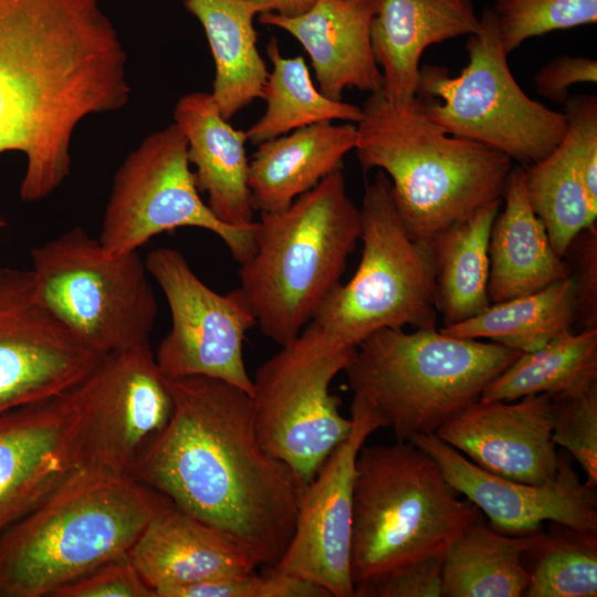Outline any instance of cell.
<instances>
[{"label": "cell", "instance_id": "26", "mask_svg": "<svg viewBox=\"0 0 597 597\" xmlns=\"http://www.w3.org/2000/svg\"><path fill=\"white\" fill-rule=\"evenodd\" d=\"M201 23L214 62L211 95L224 118L262 97L269 70L258 49L250 0H185Z\"/></svg>", "mask_w": 597, "mask_h": 597}, {"label": "cell", "instance_id": "3", "mask_svg": "<svg viewBox=\"0 0 597 597\" xmlns=\"http://www.w3.org/2000/svg\"><path fill=\"white\" fill-rule=\"evenodd\" d=\"M168 501L130 475L80 467L0 534V597H51L128 555Z\"/></svg>", "mask_w": 597, "mask_h": 597}, {"label": "cell", "instance_id": "29", "mask_svg": "<svg viewBox=\"0 0 597 597\" xmlns=\"http://www.w3.org/2000/svg\"><path fill=\"white\" fill-rule=\"evenodd\" d=\"M575 289L570 275L537 292L494 303L482 313L440 331L459 338H488L522 353L537 350L572 331Z\"/></svg>", "mask_w": 597, "mask_h": 597}, {"label": "cell", "instance_id": "4", "mask_svg": "<svg viewBox=\"0 0 597 597\" xmlns=\"http://www.w3.org/2000/svg\"><path fill=\"white\" fill-rule=\"evenodd\" d=\"M354 149L364 172L378 168L388 176L401 221L419 241L502 199L513 168L505 154L444 133L418 97L392 105L381 91L362 107Z\"/></svg>", "mask_w": 597, "mask_h": 597}, {"label": "cell", "instance_id": "38", "mask_svg": "<svg viewBox=\"0 0 597 597\" xmlns=\"http://www.w3.org/2000/svg\"><path fill=\"white\" fill-rule=\"evenodd\" d=\"M51 597H155V593L125 555L60 587Z\"/></svg>", "mask_w": 597, "mask_h": 597}, {"label": "cell", "instance_id": "10", "mask_svg": "<svg viewBox=\"0 0 597 597\" xmlns=\"http://www.w3.org/2000/svg\"><path fill=\"white\" fill-rule=\"evenodd\" d=\"M31 273L43 303L102 355L149 342L158 305L137 251L109 254L83 228L31 251Z\"/></svg>", "mask_w": 597, "mask_h": 597}, {"label": "cell", "instance_id": "12", "mask_svg": "<svg viewBox=\"0 0 597 597\" xmlns=\"http://www.w3.org/2000/svg\"><path fill=\"white\" fill-rule=\"evenodd\" d=\"M192 227L217 234L242 264L255 250V226L220 222L201 199L188 160L187 140L172 123L146 136L119 166L97 240L109 254L137 251L155 235Z\"/></svg>", "mask_w": 597, "mask_h": 597}, {"label": "cell", "instance_id": "21", "mask_svg": "<svg viewBox=\"0 0 597 597\" xmlns=\"http://www.w3.org/2000/svg\"><path fill=\"white\" fill-rule=\"evenodd\" d=\"M376 0H317L305 13H261L262 24L293 35L310 56L318 90L342 101L346 88L369 94L383 90V74L370 42Z\"/></svg>", "mask_w": 597, "mask_h": 597}, {"label": "cell", "instance_id": "6", "mask_svg": "<svg viewBox=\"0 0 597 597\" xmlns=\"http://www.w3.org/2000/svg\"><path fill=\"white\" fill-rule=\"evenodd\" d=\"M481 512L409 441L363 446L353 491L354 597L399 569L444 556Z\"/></svg>", "mask_w": 597, "mask_h": 597}, {"label": "cell", "instance_id": "7", "mask_svg": "<svg viewBox=\"0 0 597 597\" xmlns=\"http://www.w3.org/2000/svg\"><path fill=\"white\" fill-rule=\"evenodd\" d=\"M522 352L459 338L437 327L380 328L356 347L344 371L353 397L390 428L396 441L431 434L480 400Z\"/></svg>", "mask_w": 597, "mask_h": 597}, {"label": "cell", "instance_id": "27", "mask_svg": "<svg viewBox=\"0 0 597 597\" xmlns=\"http://www.w3.org/2000/svg\"><path fill=\"white\" fill-rule=\"evenodd\" d=\"M501 200L484 205L428 241L434 266L436 307L443 326L469 320L491 305L489 240Z\"/></svg>", "mask_w": 597, "mask_h": 597}, {"label": "cell", "instance_id": "22", "mask_svg": "<svg viewBox=\"0 0 597 597\" xmlns=\"http://www.w3.org/2000/svg\"><path fill=\"white\" fill-rule=\"evenodd\" d=\"M174 123L187 140L196 186L207 195L212 214L228 227L252 230L245 130L234 128L206 92L182 95L174 108Z\"/></svg>", "mask_w": 597, "mask_h": 597}, {"label": "cell", "instance_id": "11", "mask_svg": "<svg viewBox=\"0 0 597 597\" xmlns=\"http://www.w3.org/2000/svg\"><path fill=\"white\" fill-rule=\"evenodd\" d=\"M356 347L332 341L313 321L265 360L253 381L252 405L258 439L305 483L350 433L352 418L339 412L329 392Z\"/></svg>", "mask_w": 597, "mask_h": 597}, {"label": "cell", "instance_id": "42", "mask_svg": "<svg viewBox=\"0 0 597 597\" xmlns=\"http://www.w3.org/2000/svg\"><path fill=\"white\" fill-rule=\"evenodd\" d=\"M258 14L275 13L282 17H296L305 13L317 0H250Z\"/></svg>", "mask_w": 597, "mask_h": 597}, {"label": "cell", "instance_id": "14", "mask_svg": "<svg viewBox=\"0 0 597 597\" xmlns=\"http://www.w3.org/2000/svg\"><path fill=\"white\" fill-rule=\"evenodd\" d=\"M75 391L83 465L130 475L172 410L149 342L105 355Z\"/></svg>", "mask_w": 597, "mask_h": 597}, {"label": "cell", "instance_id": "40", "mask_svg": "<svg viewBox=\"0 0 597 597\" xmlns=\"http://www.w3.org/2000/svg\"><path fill=\"white\" fill-rule=\"evenodd\" d=\"M443 556L407 566L364 588L357 597H440Z\"/></svg>", "mask_w": 597, "mask_h": 597}, {"label": "cell", "instance_id": "31", "mask_svg": "<svg viewBox=\"0 0 597 597\" xmlns=\"http://www.w3.org/2000/svg\"><path fill=\"white\" fill-rule=\"evenodd\" d=\"M597 374V328L568 332L542 348L522 353L483 390L481 401H514L555 395Z\"/></svg>", "mask_w": 597, "mask_h": 597}, {"label": "cell", "instance_id": "17", "mask_svg": "<svg viewBox=\"0 0 597 597\" xmlns=\"http://www.w3.org/2000/svg\"><path fill=\"white\" fill-rule=\"evenodd\" d=\"M409 442L430 455L449 483L501 533L533 534L542 531L545 522L597 533L595 489L580 480L564 454H558V470L553 480L530 484L479 468L434 433L416 434Z\"/></svg>", "mask_w": 597, "mask_h": 597}, {"label": "cell", "instance_id": "36", "mask_svg": "<svg viewBox=\"0 0 597 597\" xmlns=\"http://www.w3.org/2000/svg\"><path fill=\"white\" fill-rule=\"evenodd\" d=\"M167 597H331L321 586L269 568L237 577L212 579L171 590Z\"/></svg>", "mask_w": 597, "mask_h": 597}, {"label": "cell", "instance_id": "8", "mask_svg": "<svg viewBox=\"0 0 597 597\" xmlns=\"http://www.w3.org/2000/svg\"><path fill=\"white\" fill-rule=\"evenodd\" d=\"M359 213L363 252L357 270L332 292L313 322L344 347H357L380 328L436 327L429 242L408 234L383 170L366 186Z\"/></svg>", "mask_w": 597, "mask_h": 597}, {"label": "cell", "instance_id": "28", "mask_svg": "<svg viewBox=\"0 0 597 597\" xmlns=\"http://www.w3.org/2000/svg\"><path fill=\"white\" fill-rule=\"evenodd\" d=\"M537 534H504L479 517L443 556L442 596H523L528 584L524 554L536 542Z\"/></svg>", "mask_w": 597, "mask_h": 597}, {"label": "cell", "instance_id": "33", "mask_svg": "<svg viewBox=\"0 0 597 597\" xmlns=\"http://www.w3.org/2000/svg\"><path fill=\"white\" fill-rule=\"evenodd\" d=\"M549 532L540 531L526 552L528 584L525 597H596L597 533L579 532L553 523Z\"/></svg>", "mask_w": 597, "mask_h": 597}, {"label": "cell", "instance_id": "24", "mask_svg": "<svg viewBox=\"0 0 597 597\" xmlns=\"http://www.w3.org/2000/svg\"><path fill=\"white\" fill-rule=\"evenodd\" d=\"M502 198L504 208L489 240L488 295L494 303L537 292L570 275L566 259L556 253L528 202L521 166L511 169Z\"/></svg>", "mask_w": 597, "mask_h": 597}, {"label": "cell", "instance_id": "23", "mask_svg": "<svg viewBox=\"0 0 597 597\" xmlns=\"http://www.w3.org/2000/svg\"><path fill=\"white\" fill-rule=\"evenodd\" d=\"M481 27L471 0H376L370 24L375 60L381 66L383 94L392 105L417 94L422 52L431 44Z\"/></svg>", "mask_w": 597, "mask_h": 597}, {"label": "cell", "instance_id": "16", "mask_svg": "<svg viewBox=\"0 0 597 597\" xmlns=\"http://www.w3.org/2000/svg\"><path fill=\"white\" fill-rule=\"evenodd\" d=\"M353 427L325 460L300 500L293 536L273 570L314 583L331 597H354L350 573L356 459L384 420L353 397Z\"/></svg>", "mask_w": 597, "mask_h": 597}, {"label": "cell", "instance_id": "1", "mask_svg": "<svg viewBox=\"0 0 597 597\" xmlns=\"http://www.w3.org/2000/svg\"><path fill=\"white\" fill-rule=\"evenodd\" d=\"M130 94L127 53L100 0H0V153L25 156L24 201L67 178L77 126Z\"/></svg>", "mask_w": 597, "mask_h": 597}, {"label": "cell", "instance_id": "32", "mask_svg": "<svg viewBox=\"0 0 597 597\" xmlns=\"http://www.w3.org/2000/svg\"><path fill=\"white\" fill-rule=\"evenodd\" d=\"M524 170L528 202L544 223L552 247L564 258L575 237L596 222L597 208L590 203L562 142L551 154Z\"/></svg>", "mask_w": 597, "mask_h": 597}, {"label": "cell", "instance_id": "18", "mask_svg": "<svg viewBox=\"0 0 597 597\" xmlns=\"http://www.w3.org/2000/svg\"><path fill=\"white\" fill-rule=\"evenodd\" d=\"M75 388L0 412V534L83 465Z\"/></svg>", "mask_w": 597, "mask_h": 597}, {"label": "cell", "instance_id": "25", "mask_svg": "<svg viewBox=\"0 0 597 597\" xmlns=\"http://www.w3.org/2000/svg\"><path fill=\"white\" fill-rule=\"evenodd\" d=\"M356 145V126L320 123L259 144L249 161L254 210L277 212L315 187Z\"/></svg>", "mask_w": 597, "mask_h": 597}, {"label": "cell", "instance_id": "39", "mask_svg": "<svg viewBox=\"0 0 597 597\" xmlns=\"http://www.w3.org/2000/svg\"><path fill=\"white\" fill-rule=\"evenodd\" d=\"M564 256L575 289V322L582 329L597 328V226L585 228L570 242Z\"/></svg>", "mask_w": 597, "mask_h": 597}, {"label": "cell", "instance_id": "15", "mask_svg": "<svg viewBox=\"0 0 597 597\" xmlns=\"http://www.w3.org/2000/svg\"><path fill=\"white\" fill-rule=\"evenodd\" d=\"M103 357L43 303L31 270L0 269V412L74 389Z\"/></svg>", "mask_w": 597, "mask_h": 597}, {"label": "cell", "instance_id": "2", "mask_svg": "<svg viewBox=\"0 0 597 597\" xmlns=\"http://www.w3.org/2000/svg\"><path fill=\"white\" fill-rule=\"evenodd\" d=\"M167 384L170 417L130 476L240 538L272 567L293 536L306 484L261 446L249 392L207 376Z\"/></svg>", "mask_w": 597, "mask_h": 597}, {"label": "cell", "instance_id": "13", "mask_svg": "<svg viewBox=\"0 0 597 597\" xmlns=\"http://www.w3.org/2000/svg\"><path fill=\"white\" fill-rule=\"evenodd\" d=\"M145 264L165 295L171 317L170 331L155 356L163 375L167 379L218 378L252 396L243 342L256 321L241 289L214 292L172 248L153 250Z\"/></svg>", "mask_w": 597, "mask_h": 597}, {"label": "cell", "instance_id": "19", "mask_svg": "<svg viewBox=\"0 0 597 597\" xmlns=\"http://www.w3.org/2000/svg\"><path fill=\"white\" fill-rule=\"evenodd\" d=\"M479 468L510 480L542 484L558 470L546 394L514 401H476L434 433Z\"/></svg>", "mask_w": 597, "mask_h": 597}, {"label": "cell", "instance_id": "35", "mask_svg": "<svg viewBox=\"0 0 597 597\" xmlns=\"http://www.w3.org/2000/svg\"><path fill=\"white\" fill-rule=\"evenodd\" d=\"M491 9L506 54L530 38L597 21V0H496Z\"/></svg>", "mask_w": 597, "mask_h": 597}, {"label": "cell", "instance_id": "30", "mask_svg": "<svg viewBox=\"0 0 597 597\" xmlns=\"http://www.w3.org/2000/svg\"><path fill=\"white\" fill-rule=\"evenodd\" d=\"M265 49L272 71L261 97L266 103L265 112L245 130L252 145L314 124L360 119L362 107L331 100L316 88L303 56H284L275 36Z\"/></svg>", "mask_w": 597, "mask_h": 597}, {"label": "cell", "instance_id": "37", "mask_svg": "<svg viewBox=\"0 0 597 597\" xmlns=\"http://www.w3.org/2000/svg\"><path fill=\"white\" fill-rule=\"evenodd\" d=\"M567 129L562 143L583 180L590 203L597 208V97L580 94L564 103Z\"/></svg>", "mask_w": 597, "mask_h": 597}, {"label": "cell", "instance_id": "5", "mask_svg": "<svg viewBox=\"0 0 597 597\" xmlns=\"http://www.w3.org/2000/svg\"><path fill=\"white\" fill-rule=\"evenodd\" d=\"M359 238L343 167L286 209L260 212L254 253L238 274L264 336L283 346L300 335L341 284Z\"/></svg>", "mask_w": 597, "mask_h": 597}, {"label": "cell", "instance_id": "34", "mask_svg": "<svg viewBox=\"0 0 597 597\" xmlns=\"http://www.w3.org/2000/svg\"><path fill=\"white\" fill-rule=\"evenodd\" d=\"M552 440L580 465L585 484L597 485V374L549 396Z\"/></svg>", "mask_w": 597, "mask_h": 597}, {"label": "cell", "instance_id": "41", "mask_svg": "<svg viewBox=\"0 0 597 597\" xmlns=\"http://www.w3.org/2000/svg\"><path fill=\"white\" fill-rule=\"evenodd\" d=\"M597 82V62L586 56L555 57L535 75L537 92L552 101L565 103L569 88L580 83Z\"/></svg>", "mask_w": 597, "mask_h": 597}, {"label": "cell", "instance_id": "20", "mask_svg": "<svg viewBox=\"0 0 597 597\" xmlns=\"http://www.w3.org/2000/svg\"><path fill=\"white\" fill-rule=\"evenodd\" d=\"M128 557L155 597L177 588L242 576L263 565L234 535L207 524L170 500L146 525Z\"/></svg>", "mask_w": 597, "mask_h": 597}, {"label": "cell", "instance_id": "9", "mask_svg": "<svg viewBox=\"0 0 597 597\" xmlns=\"http://www.w3.org/2000/svg\"><path fill=\"white\" fill-rule=\"evenodd\" d=\"M465 43L468 63L451 76L442 66L420 69L416 97L444 133L490 146L530 166L562 142L567 122L530 98L512 75L496 17L485 8Z\"/></svg>", "mask_w": 597, "mask_h": 597}]
</instances>
